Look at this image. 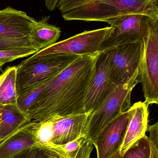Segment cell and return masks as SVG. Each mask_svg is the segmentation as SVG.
Instances as JSON below:
<instances>
[{"mask_svg": "<svg viewBox=\"0 0 158 158\" xmlns=\"http://www.w3.org/2000/svg\"><path fill=\"white\" fill-rule=\"evenodd\" d=\"M139 80L147 106L158 103V21L148 17L140 39Z\"/></svg>", "mask_w": 158, "mask_h": 158, "instance_id": "cell-4", "label": "cell"}, {"mask_svg": "<svg viewBox=\"0 0 158 158\" xmlns=\"http://www.w3.org/2000/svg\"><path fill=\"white\" fill-rule=\"evenodd\" d=\"M106 50L112 81L117 86L125 83L139 70L140 41L120 44Z\"/></svg>", "mask_w": 158, "mask_h": 158, "instance_id": "cell-7", "label": "cell"}, {"mask_svg": "<svg viewBox=\"0 0 158 158\" xmlns=\"http://www.w3.org/2000/svg\"><path fill=\"white\" fill-rule=\"evenodd\" d=\"M93 146L92 140L83 135L65 144L46 143L36 148L50 151L57 158H90Z\"/></svg>", "mask_w": 158, "mask_h": 158, "instance_id": "cell-15", "label": "cell"}, {"mask_svg": "<svg viewBox=\"0 0 158 158\" xmlns=\"http://www.w3.org/2000/svg\"><path fill=\"white\" fill-rule=\"evenodd\" d=\"M109 158H158V147L145 135L134 143L123 155L119 151Z\"/></svg>", "mask_w": 158, "mask_h": 158, "instance_id": "cell-19", "label": "cell"}, {"mask_svg": "<svg viewBox=\"0 0 158 158\" xmlns=\"http://www.w3.org/2000/svg\"><path fill=\"white\" fill-rule=\"evenodd\" d=\"M2 109H1V106H0V130H1V123H2ZM1 137H0V141H1Z\"/></svg>", "mask_w": 158, "mask_h": 158, "instance_id": "cell-26", "label": "cell"}, {"mask_svg": "<svg viewBox=\"0 0 158 158\" xmlns=\"http://www.w3.org/2000/svg\"><path fill=\"white\" fill-rule=\"evenodd\" d=\"M148 106L144 102L141 101L133 105L132 115L123 143L119 150L120 155H123L134 143L146 135L148 125Z\"/></svg>", "mask_w": 158, "mask_h": 158, "instance_id": "cell-14", "label": "cell"}, {"mask_svg": "<svg viewBox=\"0 0 158 158\" xmlns=\"http://www.w3.org/2000/svg\"><path fill=\"white\" fill-rule=\"evenodd\" d=\"M91 115V113H83L45 119L49 136L48 143L65 144L86 135Z\"/></svg>", "mask_w": 158, "mask_h": 158, "instance_id": "cell-10", "label": "cell"}, {"mask_svg": "<svg viewBox=\"0 0 158 158\" xmlns=\"http://www.w3.org/2000/svg\"><path fill=\"white\" fill-rule=\"evenodd\" d=\"M133 111L132 106L110 121L100 132L93 145L97 158H109L119 150Z\"/></svg>", "mask_w": 158, "mask_h": 158, "instance_id": "cell-11", "label": "cell"}, {"mask_svg": "<svg viewBox=\"0 0 158 158\" xmlns=\"http://www.w3.org/2000/svg\"><path fill=\"white\" fill-rule=\"evenodd\" d=\"M110 28L107 27L93 30L85 31L40 50L33 56L65 54L82 56L93 54L99 52L101 44Z\"/></svg>", "mask_w": 158, "mask_h": 158, "instance_id": "cell-6", "label": "cell"}, {"mask_svg": "<svg viewBox=\"0 0 158 158\" xmlns=\"http://www.w3.org/2000/svg\"><path fill=\"white\" fill-rule=\"evenodd\" d=\"M116 87L110 77L108 52H99L84 101L85 113L95 111Z\"/></svg>", "mask_w": 158, "mask_h": 158, "instance_id": "cell-8", "label": "cell"}, {"mask_svg": "<svg viewBox=\"0 0 158 158\" xmlns=\"http://www.w3.org/2000/svg\"><path fill=\"white\" fill-rule=\"evenodd\" d=\"M75 55L52 54L32 56L16 66L17 95L59 74L79 57Z\"/></svg>", "mask_w": 158, "mask_h": 158, "instance_id": "cell-3", "label": "cell"}, {"mask_svg": "<svg viewBox=\"0 0 158 158\" xmlns=\"http://www.w3.org/2000/svg\"><path fill=\"white\" fill-rule=\"evenodd\" d=\"M1 106L2 112L0 130L1 139L32 121L28 113L21 110L17 105H3Z\"/></svg>", "mask_w": 158, "mask_h": 158, "instance_id": "cell-17", "label": "cell"}, {"mask_svg": "<svg viewBox=\"0 0 158 158\" xmlns=\"http://www.w3.org/2000/svg\"><path fill=\"white\" fill-rule=\"evenodd\" d=\"M32 46L28 38L10 39L0 37V51L21 49Z\"/></svg>", "mask_w": 158, "mask_h": 158, "instance_id": "cell-21", "label": "cell"}, {"mask_svg": "<svg viewBox=\"0 0 158 158\" xmlns=\"http://www.w3.org/2000/svg\"><path fill=\"white\" fill-rule=\"evenodd\" d=\"M99 52L79 56L49 80L27 112L30 119L41 120L54 116L85 113L84 101Z\"/></svg>", "mask_w": 158, "mask_h": 158, "instance_id": "cell-1", "label": "cell"}, {"mask_svg": "<svg viewBox=\"0 0 158 158\" xmlns=\"http://www.w3.org/2000/svg\"><path fill=\"white\" fill-rule=\"evenodd\" d=\"M15 158H57L50 151L45 149L33 148L17 156Z\"/></svg>", "mask_w": 158, "mask_h": 158, "instance_id": "cell-22", "label": "cell"}, {"mask_svg": "<svg viewBox=\"0 0 158 158\" xmlns=\"http://www.w3.org/2000/svg\"><path fill=\"white\" fill-rule=\"evenodd\" d=\"M48 19L49 17H45L36 21L28 36L32 46L39 51L55 43L60 37V29L49 24Z\"/></svg>", "mask_w": 158, "mask_h": 158, "instance_id": "cell-16", "label": "cell"}, {"mask_svg": "<svg viewBox=\"0 0 158 158\" xmlns=\"http://www.w3.org/2000/svg\"><path fill=\"white\" fill-rule=\"evenodd\" d=\"M139 70L128 81L117 85L101 105L91 113L86 136L93 143L102 130L114 118L129 110L131 103V93L140 82Z\"/></svg>", "mask_w": 158, "mask_h": 158, "instance_id": "cell-5", "label": "cell"}, {"mask_svg": "<svg viewBox=\"0 0 158 158\" xmlns=\"http://www.w3.org/2000/svg\"><path fill=\"white\" fill-rule=\"evenodd\" d=\"M49 81V80L18 95L17 106L21 110L26 113L28 112L32 104L45 88Z\"/></svg>", "mask_w": 158, "mask_h": 158, "instance_id": "cell-20", "label": "cell"}, {"mask_svg": "<svg viewBox=\"0 0 158 158\" xmlns=\"http://www.w3.org/2000/svg\"><path fill=\"white\" fill-rule=\"evenodd\" d=\"M147 131L149 133V139L153 144L158 147V123L152 125H148Z\"/></svg>", "mask_w": 158, "mask_h": 158, "instance_id": "cell-24", "label": "cell"}, {"mask_svg": "<svg viewBox=\"0 0 158 158\" xmlns=\"http://www.w3.org/2000/svg\"><path fill=\"white\" fill-rule=\"evenodd\" d=\"M16 66L8 67L0 74V106L17 105Z\"/></svg>", "mask_w": 158, "mask_h": 158, "instance_id": "cell-18", "label": "cell"}, {"mask_svg": "<svg viewBox=\"0 0 158 158\" xmlns=\"http://www.w3.org/2000/svg\"><path fill=\"white\" fill-rule=\"evenodd\" d=\"M31 121L1 139L0 158H15L35 148L37 142L32 131Z\"/></svg>", "mask_w": 158, "mask_h": 158, "instance_id": "cell-13", "label": "cell"}, {"mask_svg": "<svg viewBox=\"0 0 158 158\" xmlns=\"http://www.w3.org/2000/svg\"><path fill=\"white\" fill-rule=\"evenodd\" d=\"M130 15H142L158 21V0H92L66 13L65 20L107 22Z\"/></svg>", "mask_w": 158, "mask_h": 158, "instance_id": "cell-2", "label": "cell"}, {"mask_svg": "<svg viewBox=\"0 0 158 158\" xmlns=\"http://www.w3.org/2000/svg\"><path fill=\"white\" fill-rule=\"evenodd\" d=\"M92 0H59L56 7L61 13H66Z\"/></svg>", "mask_w": 158, "mask_h": 158, "instance_id": "cell-23", "label": "cell"}, {"mask_svg": "<svg viewBox=\"0 0 158 158\" xmlns=\"http://www.w3.org/2000/svg\"><path fill=\"white\" fill-rule=\"evenodd\" d=\"M36 20L25 12L7 7L0 10V37L28 38Z\"/></svg>", "mask_w": 158, "mask_h": 158, "instance_id": "cell-12", "label": "cell"}, {"mask_svg": "<svg viewBox=\"0 0 158 158\" xmlns=\"http://www.w3.org/2000/svg\"><path fill=\"white\" fill-rule=\"evenodd\" d=\"M45 6L49 11H52L56 7L59 0H44Z\"/></svg>", "mask_w": 158, "mask_h": 158, "instance_id": "cell-25", "label": "cell"}, {"mask_svg": "<svg viewBox=\"0 0 158 158\" xmlns=\"http://www.w3.org/2000/svg\"><path fill=\"white\" fill-rule=\"evenodd\" d=\"M148 17L142 15H130L109 19L110 30L106 35L99 52L120 44L140 41L143 28Z\"/></svg>", "mask_w": 158, "mask_h": 158, "instance_id": "cell-9", "label": "cell"}]
</instances>
